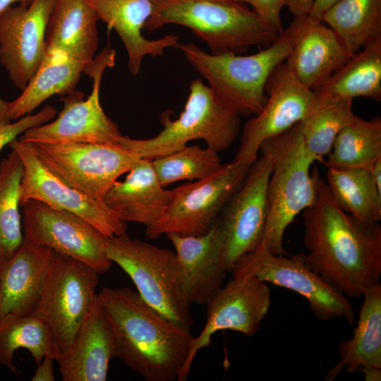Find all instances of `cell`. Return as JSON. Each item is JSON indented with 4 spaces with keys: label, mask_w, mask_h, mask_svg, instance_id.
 <instances>
[{
    "label": "cell",
    "mask_w": 381,
    "mask_h": 381,
    "mask_svg": "<svg viewBox=\"0 0 381 381\" xmlns=\"http://www.w3.org/2000/svg\"><path fill=\"white\" fill-rule=\"evenodd\" d=\"M313 202L302 212L306 264L347 298H361L380 283L381 226L346 212L316 167Z\"/></svg>",
    "instance_id": "6da1fadb"
},
{
    "label": "cell",
    "mask_w": 381,
    "mask_h": 381,
    "mask_svg": "<svg viewBox=\"0 0 381 381\" xmlns=\"http://www.w3.org/2000/svg\"><path fill=\"white\" fill-rule=\"evenodd\" d=\"M18 349H27L36 365L47 355L56 358L59 354L50 329L33 315L0 322V365L16 373L13 358Z\"/></svg>",
    "instance_id": "836d02e7"
},
{
    "label": "cell",
    "mask_w": 381,
    "mask_h": 381,
    "mask_svg": "<svg viewBox=\"0 0 381 381\" xmlns=\"http://www.w3.org/2000/svg\"><path fill=\"white\" fill-rule=\"evenodd\" d=\"M95 11L99 20L109 30H114L121 40L128 54V67L136 75L143 58L161 56L164 50L179 42V37L167 35L157 40H147L142 35L146 20L152 13L151 0H85Z\"/></svg>",
    "instance_id": "cb8c5ba5"
},
{
    "label": "cell",
    "mask_w": 381,
    "mask_h": 381,
    "mask_svg": "<svg viewBox=\"0 0 381 381\" xmlns=\"http://www.w3.org/2000/svg\"><path fill=\"white\" fill-rule=\"evenodd\" d=\"M88 64L59 53L47 52L22 94L16 99L8 102V120L11 121L30 114L53 95H67L74 90Z\"/></svg>",
    "instance_id": "4316f807"
},
{
    "label": "cell",
    "mask_w": 381,
    "mask_h": 381,
    "mask_svg": "<svg viewBox=\"0 0 381 381\" xmlns=\"http://www.w3.org/2000/svg\"><path fill=\"white\" fill-rule=\"evenodd\" d=\"M56 114L54 107L46 105L37 113L25 115L13 123L0 122V151L28 129L50 121Z\"/></svg>",
    "instance_id": "d590c367"
},
{
    "label": "cell",
    "mask_w": 381,
    "mask_h": 381,
    "mask_svg": "<svg viewBox=\"0 0 381 381\" xmlns=\"http://www.w3.org/2000/svg\"><path fill=\"white\" fill-rule=\"evenodd\" d=\"M381 158V118L358 116L336 136L325 164L338 169H371Z\"/></svg>",
    "instance_id": "4dcf8cb0"
},
{
    "label": "cell",
    "mask_w": 381,
    "mask_h": 381,
    "mask_svg": "<svg viewBox=\"0 0 381 381\" xmlns=\"http://www.w3.org/2000/svg\"><path fill=\"white\" fill-rule=\"evenodd\" d=\"M363 298L353 336L339 344V361L327 371L326 381L335 379L342 369L354 373L363 368H381V284Z\"/></svg>",
    "instance_id": "484cf974"
},
{
    "label": "cell",
    "mask_w": 381,
    "mask_h": 381,
    "mask_svg": "<svg viewBox=\"0 0 381 381\" xmlns=\"http://www.w3.org/2000/svg\"><path fill=\"white\" fill-rule=\"evenodd\" d=\"M265 92L267 100L262 111L245 123L236 162L251 166L263 142L287 131L306 114L315 92L303 85L285 63L270 76Z\"/></svg>",
    "instance_id": "e0dca14e"
},
{
    "label": "cell",
    "mask_w": 381,
    "mask_h": 381,
    "mask_svg": "<svg viewBox=\"0 0 381 381\" xmlns=\"http://www.w3.org/2000/svg\"><path fill=\"white\" fill-rule=\"evenodd\" d=\"M98 280L99 273L87 264L54 253L32 315L47 325L59 353L69 348L91 308Z\"/></svg>",
    "instance_id": "ba28073f"
},
{
    "label": "cell",
    "mask_w": 381,
    "mask_h": 381,
    "mask_svg": "<svg viewBox=\"0 0 381 381\" xmlns=\"http://www.w3.org/2000/svg\"><path fill=\"white\" fill-rule=\"evenodd\" d=\"M171 110L161 114L163 129L155 137L133 139L123 135L119 145L140 158L153 159L201 139L217 152L228 149L240 132V116L223 106L198 78L191 81L183 110L171 120Z\"/></svg>",
    "instance_id": "8992f818"
},
{
    "label": "cell",
    "mask_w": 381,
    "mask_h": 381,
    "mask_svg": "<svg viewBox=\"0 0 381 381\" xmlns=\"http://www.w3.org/2000/svg\"><path fill=\"white\" fill-rule=\"evenodd\" d=\"M104 250L129 276L145 302L190 331L193 318L182 294L175 251L132 238L126 232L107 238Z\"/></svg>",
    "instance_id": "52a82bcc"
},
{
    "label": "cell",
    "mask_w": 381,
    "mask_h": 381,
    "mask_svg": "<svg viewBox=\"0 0 381 381\" xmlns=\"http://www.w3.org/2000/svg\"><path fill=\"white\" fill-rule=\"evenodd\" d=\"M21 207L25 239L82 261L99 274L111 268L104 250L107 238L81 217L34 200Z\"/></svg>",
    "instance_id": "4fadbf2b"
},
{
    "label": "cell",
    "mask_w": 381,
    "mask_h": 381,
    "mask_svg": "<svg viewBox=\"0 0 381 381\" xmlns=\"http://www.w3.org/2000/svg\"><path fill=\"white\" fill-rule=\"evenodd\" d=\"M340 0H315L308 17L313 20L321 21L325 12Z\"/></svg>",
    "instance_id": "ab89813d"
},
{
    "label": "cell",
    "mask_w": 381,
    "mask_h": 381,
    "mask_svg": "<svg viewBox=\"0 0 381 381\" xmlns=\"http://www.w3.org/2000/svg\"><path fill=\"white\" fill-rule=\"evenodd\" d=\"M173 195L159 183L151 159L141 158L123 181H116L102 201L123 222H135L147 227L166 212Z\"/></svg>",
    "instance_id": "603a6c76"
},
{
    "label": "cell",
    "mask_w": 381,
    "mask_h": 381,
    "mask_svg": "<svg viewBox=\"0 0 381 381\" xmlns=\"http://www.w3.org/2000/svg\"><path fill=\"white\" fill-rule=\"evenodd\" d=\"M31 0H0V15L15 3L29 4Z\"/></svg>",
    "instance_id": "b9f144b4"
},
{
    "label": "cell",
    "mask_w": 381,
    "mask_h": 381,
    "mask_svg": "<svg viewBox=\"0 0 381 381\" xmlns=\"http://www.w3.org/2000/svg\"><path fill=\"white\" fill-rule=\"evenodd\" d=\"M54 361L55 357L47 355L42 361L37 365V368L31 380L32 381H54Z\"/></svg>",
    "instance_id": "74e56055"
},
{
    "label": "cell",
    "mask_w": 381,
    "mask_h": 381,
    "mask_svg": "<svg viewBox=\"0 0 381 381\" xmlns=\"http://www.w3.org/2000/svg\"><path fill=\"white\" fill-rule=\"evenodd\" d=\"M272 166L270 156L261 152L218 218L223 233L221 262L227 272L241 256L257 250L261 241L267 216V186Z\"/></svg>",
    "instance_id": "2e32d148"
},
{
    "label": "cell",
    "mask_w": 381,
    "mask_h": 381,
    "mask_svg": "<svg viewBox=\"0 0 381 381\" xmlns=\"http://www.w3.org/2000/svg\"><path fill=\"white\" fill-rule=\"evenodd\" d=\"M229 272L232 277L254 276L301 295L320 321L343 318L350 324L354 322V309L348 298L313 271L302 253L286 257L254 250L238 258Z\"/></svg>",
    "instance_id": "7c38bea8"
},
{
    "label": "cell",
    "mask_w": 381,
    "mask_h": 381,
    "mask_svg": "<svg viewBox=\"0 0 381 381\" xmlns=\"http://www.w3.org/2000/svg\"><path fill=\"white\" fill-rule=\"evenodd\" d=\"M54 253L24 238L14 255L0 266V322L34 313Z\"/></svg>",
    "instance_id": "ffe728a7"
},
{
    "label": "cell",
    "mask_w": 381,
    "mask_h": 381,
    "mask_svg": "<svg viewBox=\"0 0 381 381\" xmlns=\"http://www.w3.org/2000/svg\"><path fill=\"white\" fill-rule=\"evenodd\" d=\"M321 21L353 54L381 40V0H340L325 12Z\"/></svg>",
    "instance_id": "f546056e"
},
{
    "label": "cell",
    "mask_w": 381,
    "mask_h": 381,
    "mask_svg": "<svg viewBox=\"0 0 381 381\" xmlns=\"http://www.w3.org/2000/svg\"><path fill=\"white\" fill-rule=\"evenodd\" d=\"M207 316L202 330L193 337L189 355L179 381H185L198 352L208 347L212 337L220 330H232L251 337L271 306V291L267 284L254 276L232 277L206 304Z\"/></svg>",
    "instance_id": "9a60e30c"
},
{
    "label": "cell",
    "mask_w": 381,
    "mask_h": 381,
    "mask_svg": "<svg viewBox=\"0 0 381 381\" xmlns=\"http://www.w3.org/2000/svg\"><path fill=\"white\" fill-rule=\"evenodd\" d=\"M166 236L175 249L185 301L206 305L222 288L227 272L221 262L223 233L219 219L202 235Z\"/></svg>",
    "instance_id": "d6986e66"
},
{
    "label": "cell",
    "mask_w": 381,
    "mask_h": 381,
    "mask_svg": "<svg viewBox=\"0 0 381 381\" xmlns=\"http://www.w3.org/2000/svg\"><path fill=\"white\" fill-rule=\"evenodd\" d=\"M54 0H31L0 15V63L23 90L47 52L46 28Z\"/></svg>",
    "instance_id": "ac0fdd59"
},
{
    "label": "cell",
    "mask_w": 381,
    "mask_h": 381,
    "mask_svg": "<svg viewBox=\"0 0 381 381\" xmlns=\"http://www.w3.org/2000/svg\"><path fill=\"white\" fill-rule=\"evenodd\" d=\"M8 102L0 98V122H10L7 119Z\"/></svg>",
    "instance_id": "7bdbcfd3"
},
{
    "label": "cell",
    "mask_w": 381,
    "mask_h": 381,
    "mask_svg": "<svg viewBox=\"0 0 381 381\" xmlns=\"http://www.w3.org/2000/svg\"><path fill=\"white\" fill-rule=\"evenodd\" d=\"M152 13L143 30L165 25L187 27L211 54H243L250 47H267L278 33L240 0H151Z\"/></svg>",
    "instance_id": "277c9868"
},
{
    "label": "cell",
    "mask_w": 381,
    "mask_h": 381,
    "mask_svg": "<svg viewBox=\"0 0 381 381\" xmlns=\"http://www.w3.org/2000/svg\"><path fill=\"white\" fill-rule=\"evenodd\" d=\"M352 55L332 28L306 16L284 63L303 85L315 90Z\"/></svg>",
    "instance_id": "7402d4cb"
},
{
    "label": "cell",
    "mask_w": 381,
    "mask_h": 381,
    "mask_svg": "<svg viewBox=\"0 0 381 381\" xmlns=\"http://www.w3.org/2000/svg\"><path fill=\"white\" fill-rule=\"evenodd\" d=\"M250 167L232 160L204 179L173 189L166 212L146 227V237L156 238L168 233L198 236L207 232L241 186Z\"/></svg>",
    "instance_id": "30bf717a"
},
{
    "label": "cell",
    "mask_w": 381,
    "mask_h": 381,
    "mask_svg": "<svg viewBox=\"0 0 381 381\" xmlns=\"http://www.w3.org/2000/svg\"><path fill=\"white\" fill-rule=\"evenodd\" d=\"M314 91L352 101L359 97L381 101V40L353 54Z\"/></svg>",
    "instance_id": "f1b7e54d"
},
{
    "label": "cell",
    "mask_w": 381,
    "mask_h": 381,
    "mask_svg": "<svg viewBox=\"0 0 381 381\" xmlns=\"http://www.w3.org/2000/svg\"><path fill=\"white\" fill-rule=\"evenodd\" d=\"M326 183L335 202L346 212L365 222L381 220V191L371 169L328 167Z\"/></svg>",
    "instance_id": "1f68e13d"
},
{
    "label": "cell",
    "mask_w": 381,
    "mask_h": 381,
    "mask_svg": "<svg viewBox=\"0 0 381 381\" xmlns=\"http://www.w3.org/2000/svg\"><path fill=\"white\" fill-rule=\"evenodd\" d=\"M366 381H380L381 380V368L370 367L361 368Z\"/></svg>",
    "instance_id": "60d3db41"
},
{
    "label": "cell",
    "mask_w": 381,
    "mask_h": 381,
    "mask_svg": "<svg viewBox=\"0 0 381 381\" xmlns=\"http://www.w3.org/2000/svg\"><path fill=\"white\" fill-rule=\"evenodd\" d=\"M305 17L294 18L268 47L250 55L233 52L213 54L194 43L174 46L209 83L217 99L238 116L259 114L267 100V82L288 57Z\"/></svg>",
    "instance_id": "3957f363"
},
{
    "label": "cell",
    "mask_w": 381,
    "mask_h": 381,
    "mask_svg": "<svg viewBox=\"0 0 381 381\" xmlns=\"http://www.w3.org/2000/svg\"><path fill=\"white\" fill-rule=\"evenodd\" d=\"M115 51L108 44L87 64L84 73L93 78L91 94L73 90L61 99L63 109L53 121L31 128L18 140L25 143L52 144L83 143L119 145L122 135L117 124L109 118L99 100L102 74L114 65Z\"/></svg>",
    "instance_id": "9c48e42d"
},
{
    "label": "cell",
    "mask_w": 381,
    "mask_h": 381,
    "mask_svg": "<svg viewBox=\"0 0 381 381\" xmlns=\"http://www.w3.org/2000/svg\"><path fill=\"white\" fill-rule=\"evenodd\" d=\"M252 7V9L278 34L284 30L281 17L284 7V0H240Z\"/></svg>",
    "instance_id": "8d00e7d4"
},
{
    "label": "cell",
    "mask_w": 381,
    "mask_h": 381,
    "mask_svg": "<svg viewBox=\"0 0 381 381\" xmlns=\"http://www.w3.org/2000/svg\"><path fill=\"white\" fill-rule=\"evenodd\" d=\"M356 115L352 100L315 92L306 114L298 123L303 145L316 162L325 163L338 133Z\"/></svg>",
    "instance_id": "83f0119b"
},
{
    "label": "cell",
    "mask_w": 381,
    "mask_h": 381,
    "mask_svg": "<svg viewBox=\"0 0 381 381\" xmlns=\"http://www.w3.org/2000/svg\"><path fill=\"white\" fill-rule=\"evenodd\" d=\"M114 358L113 332L97 295L71 346L56 361L64 381H105Z\"/></svg>",
    "instance_id": "44dd1931"
},
{
    "label": "cell",
    "mask_w": 381,
    "mask_h": 381,
    "mask_svg": "<svg viewBox=\"0 0 381 381\" xmlns=\"http://www.w3.org/2000/svg\"><path fill=\"white\" fill-rule=\"evenodd\" d=\"M315 0H284L290 13L294 18L308 16Z\"/></svg>",
    "instance_id": "f35d334b"
},
{
    "label": "cell",
    "mask_w": 381,
    "mask_h": 381,
    "mask_svg": "<svg viewBox=\"0 0 381 381\" xmlns=\"http://www.w3.org/2000/svg\"><path fill=\"white\" fill-rule=\"evenodd\" d=\"M9 147L23 165L20 207L30 200L79 215L107 238L126 232L127 225L102 200H95L71 187L50 171L28 143L15 139Z\"/></svg>",
    "instance_id": "5bb4252c"
},
{
    "label": "cell",
    "mask_w": 381,
    "mask_h": 381,
    "mask_svg": "<svg viewBox=\"0 0 381 381\" xmlns=\"http://www.w3.org/2000/svg\"><path fill=\"white\" fill-rule=\"evenodd\" d=\"M259 151L270 156L272 166L267 186V220L257 250L284 255L286 229L315 200L310 168L316 161L305 148L298 123L263 142Z\"/></svg>",
    "instance_id": "5b68a950"
},
{
    "label": "cell",
    "mask_w": 381,
    "mask_h": 381,
    "mask_svg": "<svg viewBox=\"0 0 381 381\" xmlns=\"http://www.w3.org/2000/svg\"><path fill=\"white\" fill-rule=\"evenodd\" d=\"M28 143L44 166L61 181L99 200L141 159L120 145Z\"/></svg>",
    "instance_id": "8fae6325"
},
{
    "label": "cell",
    "mask_w": 381,
    "mask_h": 381,
    "mask_svg": "<svg viewBox=\"0 0 381 381\" xmlns=\"http://www.w3.org/2000/svg\"><path fill=\"white\" fill-rule=\"evenodd\" d=\"M97 295L113 332L115 358L146 381L178 379L194 337L190 331L129 288L104 286Z\"/></svg>",
    "instance_id": "7a4b0ae2"
},
{
    "label": "cell",
    "mask_w": 381,
    "mask_h": 381,
    "mask_svg": "<svg viewBox=\"0 0 381 381\" xmlns=\"http://www.w3.org/2000/svg\"><path fill=\"white\" fill-rule=\"evenodd\" d=\"M23 165L13 150L0 162V266L10 260L24 240L19 212Z\"/></svg>",
    "instance_id": "d6a6232c"
},
{
    "label": "cell",
    "mask_w": 381,
    "mask_h": 381,
    "mask_svg": "<svg viewBox=\"0 0 381 381\" xmlns=\"http://www.w3.org/2000/svg\"><path fill=\"white\" fill-rule=\"evenodd\" d=\"M98 20L85 0H54L46 28L47 52L91 62L98 47Z\"/></svg>",
    "instance_id": "d4e9b609"
},
{
    "label": "cell",
    "mask_w": 381,
    "mask_h": 381,
    "mask_svg": "<svg viewBox=\"0 0 381 381\" xmlns=\"http://www.w3.org/2000/svg\"><path fill=\"white\" fill-rule=\"evenodd\" d=\"M219 152L198 145L186 147L168 155L151 159L161 185L166 188L182 180H202L222 167Z\"/></svg>",
    "instance_id": "e575fe53"
}]
</instances>
